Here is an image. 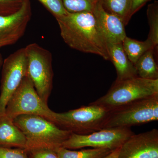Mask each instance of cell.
<instances>
[{
    "label": "cell",
    "mask_w": 158,
    "mask_h": 158,
    "mask_svg": "<svg viewBox=\"0 0 158 158\" xmlns=\"http://www.w3.org/2000/svg\"><path fill=\"white\" fill-rule=\"evenodd\" d=\"M56 20L62 39L71 48L110 60L106 42L99 30L93 12H68Z\"/></svg>",
    "instance_id": "6da1fadb"
},
{
    "label": "cell",
    "mask_w": 158,
    "mask_h": 158,
    "mask_svg": "<svg viewBox=\"0 0 158 158\" xmlns=\"http://www.w3.org/2000/svg\"><path fill=\"white\" fill-rule=\"evenodd\" d=\"M13 120L14 124L25 137L27 143L25 149L27 152L40 148H50L55 150L62 147L63 142L72 134L38 115H20Z\"/></svg>",
    "instance_id": "7a4b0ae2"
},
{
    "label": "cell",
    "mask_w": 158,
    "mask_h": 158,
    "mask_svg": "<svg viewBox=\"0 0 158 158\" xmlns=\"http://www.w3.org/2000/svg\"><path fill=\"white\" fill-rule=\"evenodd\" d=\"M158 95V79L136 77L115 81L103 96L91 102L111 111L133 102Z\"/></svg>",
    "instance_id": "3957f363"
},
{
    "label": "cell",
    "mask_w": 158,
    "mask_h": 158,
    "mask_svg": "<svg viewBox=\"0 0 158 158\" xmlns=\"http://www.w3.org/2000/svg\"><path fill=\"white\" fill-rule=\"evenodd\" d=\"M110 111L91 103L74 110L56 113L54 123L77 135H88L102 129Z\"/></svg>",
    "instance_id": "277c9868"
},
{
    "label": "cell",
    "mask_w": 158,
    "mask_h": 158,
    "mask_svg": "<svg viewBox=\"0 0 158 158\" xmlns=\"http://www.w3.org/2000/svg\"><path fill=\"white\" fill-rule=\"evenodd\" d=\"M56 114L39 96L27 75L9 98L5 115L13 120L20 115H38L54 123Z\"/></svg>",
    "instance_id": "5b68a950"
},
{
    "label": "cell",
    "mask_w": 158,
    "mask_h": 158,
    "mask_svg": "<svg viewBox=\"0 0 158 158\" xmlns=\"http://www.w3.org/2000/svg\"><path fill=\"white\" fill-rule=\"evenodd\" d=\"M158 120V95L110 111L103 129L131 128Z\"/></svg>",
    "instance_id": "8992f818"
},
{
    "label": "cell",
    "mask_w": 158,
    "mask_h": 158,
    "mask_svg": "<svg viewBox=\"0 0 158 158\" xmlns=\"http://www.w3.org/2000/svg\"><path fill=\"white\" fill-rule=\"evenodd\" d=\"M25 48L27 59V76L39 96L48 104L54 77L52 53L35 43L30 44Z\"/></svg>",
    "instance_id": "52a82bcc"
},
{
    "label": "cell",
    "mask_w": 158,
    "mask_h": 158,
    "mask_svg": "<svg viewBox=\"0 0 158 158\" xmlns=\"http://www.w3.org/2000/svg\"><path fill=\"white\" fill-rule=\"evenodd\" d=\"M0 86V117L5 114L7 103L27 75V59L25 48L17 50L4 59Z\"/></svg>",
    "instance_id": "ba28073f"
},
{
    "label": "cell",
    "mask_w": 158,
    "mask_h": 158,
    "mask_svg": "<svg viewBox=\"0 0 158 158\" xmlns=\"http://www.w3.org/2000/svg\"><path fill=\"white\" fill-rule=\"evenodd\" d=\"M135 134L131 128L102 129L88 135L72 133L63 142L62 147L77 149L85 147L108 148L113 151L120 147L130 136Z\"/></svg>",
    "instance_id": "9c48e42d"
},
{
    "label": "cell",
    "mask_w": 158,
    "mask_h": 158,
    "mask_svg": "<svg viewBox=\"0 0 158 158\" xmlns=\"http://www.w3.org/2000/svg\"><path fill=\"white\" fill-rule=\"evenodd\" d=\"M31 16L30 0L14 14L0 16V48L13 45L23 36Z\"/></svg>",
    "instance_id": "30bf717a"
},
{
    "label": "cell",
    "mask_w": 158,
    "mask_h": 158,
    "mask_svg": "<svg viewBox=\"0 0 158 158\" xmlns=\"http://www.w3.org/2000/svg\"><path fill=\"white\" fill-rule=\"evenodd\" d=\"M118 158H158V130L133 134L119 148Z\"/></svg>",
    "instance_id": "8fae6325"
},
{
    "label": "cell",
    "mask_w": 158,
    "mask_h": 158,
    "mask_svg": "<svg viewBox=\"0 0 158 158\" xmlns=\"http://www.w3.org/2000/svg\"><path fill=\"white\" fill-rule=\"evenodd\" d=\"M93 13L99 30L107 44L122 43L127 37L125 25L122 20L106 11L100 1L94 9Z\"/></svg>",
    "instance_id": "7c38bea8"
},
{
    "label": "cell",
    "mask_w": 158,
    "mask_h": 158,
    "mask_svg": "<svg viewBox=\"0 0 158 158\" xmlns=\"http://www.w3.org/2000/svg\"><path fill=\"white\" fill-rule=\"evenodd\" d=\"M107 46L110 60L116 69L117 77L115 81L138 77L135 65L125 52L122 44H107Z\"/></svg>",
    "instance_id": "4fadbf2b"
},
{
    "label": "cell",
    "mask_w": 158,
    "mask_h": 158,
    "mask_svg": "<svg viewBox=\"0 0 158 158\" xmlns=\"http://www.w3.org/2000/svg\"><path fill=\"white\" fill-rule=\"evenodd\" d=\"M27 141L24 135L6 115L0 117V146L24 148Z\"/></svg>",
    "instance_id": "5bb4252c"
},
{
    "label": "cell",
    "mask_w": 158,
    "mask_h": 158,
    "mask_svg": "<svg viewBox=\"0 0 158 158\" xmlns=\"http://www.w3.org/2000/svg\"><path fill=\"white\" fill-rule=\"evenodd\" d=\"M147 51L135 64L138 77L148 80L158 79V67L154 57V49Z\"/></svg>",
    "instance_id": "9a60e30c"
},
{
    "label": "cell",
    "mask_w": 158,
    "mask_h": 158,
    "mask_svg": "<svg viewBox=\"0 0 158 158\" xmlns=\"http://www.w3.org/2000/svg\"><path fill=\"white\" fill-rule=\"evenodd\" d=\"M122 44L125 52L134 65L145 52L151 49L156 48L148 39L145 41H141L127 36Z\"/></svg>",
    "instance_id": "2e32d148"
},
{
    "label": "cell",
    "mask_w": 158,
    "mask_h": 158,
    "mask_svg": "<svg viewBox=\"0 0 158 158\" xmlns=\"http://www.w3.org/2000/svg\"><path fill=\"white\" fill-rule=\"evenodd\" d=\"M104 9L115 15L126 25L132 17V0H100Z\"/></svg>",
    "instance_id": "e0dca14e"
},
{
    "label": "cell",
    "mask_w": 158,
    "mask_h": 158,
    "mask_svg": "<svg viewBox=\"0 0 158 158\" xmlns=\"http://www.w3.org/2000/svg\"><path fill=\"white\" fill-rule=\"evenodd\" d=\"M59 158H102L113 151L104 148H93L73 151L62 147L55 150Z\"/></svg>",
    "instance_id": "ac0fdd59"
},
{
    "label": "cell",
    "mask_w": 158,
    "mask_h": 158,
    "mask_svg": "<svg viewBox=\"0 0 158 158\" xmlns=\"http://www.w3.org/2000/svg\"><path fill=\"white\" fill-rule=\"evenodd\" d=\"M149 26V32L147 39L152 43L156 48L158 44V3L155 1L150 4L147 11Z\"/></svg>",
    "instance_id": "d6986e66"
},
{
    "label": "cell",
    "mask_w": 158,
    "mask_h": 158,
    "mask_svg": "<svg viewBox=\"0 0 158 158\" xmlns=\"http://www.w3.org/2000/svg\"><path fill=\"white\" fill-rule=\"evenodd\" d=\"M66 11L70 13L90 11L94 9L100 0H62Z\"/></svg>",
    "instance_id": "ffe728a7"
},
{
    "label": "cell",
    "mask_w": 158,
    "mask_h": 158,
    "mask_svg": "<svg viewBox=\"0 0 158 158\" xmlns=\"http://www.w3.org/2000/svg\"><path fill=\"white\" fill-rule=\"evenodd\" d=\"M56 19L67 14L62 0H38Z\"/></svg>",
    "instance_id": "44dd1931"
},
{
    "label": "cell",
    "mask_w": 158,
    "mask_h": 158,
    "mask_svg": "<svg viewBox=\"0 0 158 158\" xmlns=\"http://www.w3.org/2000/svg\"><path fill=\"white\" fill-rule=\"evenodd\" d=\"M27 0H0V16L14 14L20 9Z\"/></svg>",
    "instance_id": "7402d4cb"
},
{
    "label": "cell",
    "mask_w": 158,
    "mask_h": 158,
    "mask_svg": "<svg viewBox=\"0 0 158 158\" xmlns=\"http://www.w3.org/2000/svg\"><path fill=\"white\" fill-rule=\"evenodd\" d=\"M0 158H29L24 148H6L0 146Z\"/></svg>",
    "instance_id": "603a6c76"
},
{
    "label": "cell",
    "mask_w": 158,
    "mask_h": 158,
    "mask_svg": "<svg viewBox=\"0 0 158 158\" xmlns=\"http://www.w3.org/2000/svg\"><path fill=\"white\" fill-rule=\"evenodd\" d=\"M27 152L29 158H59L55 150L50 148H35Z\"/></svg>",
    "instance_id": "cb8c5ba5"
},
{
    "label": "cell",
    "mask_w": 158,
    "mask_h": 158,
    "mask_svg": "<svg viewBox=\"0 0 158 158\" xmlns=\"http://www.w3.org/2000/svg\"><path fill=\"white\" fill-rule=\"evenodd\" d=\"M149 1V0H132V16Z\"/></svg>",
    "instance_id": "d4e9b609"
},
{
    "label": "cell",
    "mask_w": 158,
    "mask_h": 158,
    "mask_svg": "<svg viewBox=\"0 0 158 158\" xmlns=\"http://www.w3.org/2000/svg\"><path fill=\"white\" fill-rule=\"evenodd\" d=\"M116 148L113 151L111 152L110 153L102 158H118V154H119V148Z\"/></svg>",
    "instance_id": "484cf974"
},
{
    "label": "cell",
    "mask_w": 158,
    "mask_h": 158,
    "mask_svg": "<svg viewBox=\"0 0 158 158\" xmlns=\"http://www.w3.org/2000/svg\"><path fill=\"white\" fill-rule=\"evenodd\" d=\"M3 62H4V59H3L2 56V54L0 53V71L2 69Z\"/></svg>",
    "instance_id": "4316f807"
}]
</instances>
